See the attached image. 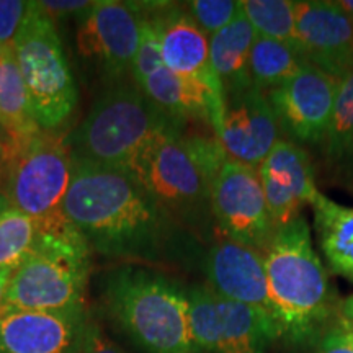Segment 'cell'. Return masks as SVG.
<instances>
[{"label":"cell","instance_id":"cell-9","mask_svg":"<svg viewBox=\"0 0 353 353\" xmlns=\"http://www.w3.org/2000/svg\"><path fill=\"white\" fill-rule=\"evenodd\" d=\"M190 332L198 352L265 353L281 337L270 312L232 301L206 286L187 291Z\"/></svg>","mask_w":353,"mask_h":353},{"label":"cell","instance_id":"cell-22","mask_svg":"<svg viewBox=\"0 0 353 353\" xmlns=\"http://www.w3.org/2000/svg\"><path fill=\"white\" fill-rule=\"evenodd\" d=\"M306 65L307 61L298 48L257 37L249 61L250 82L257 90L267 94L296 76Z\"/></svg>","mask_w":353,"mask_h":353},{"label":"cell","instance_id":"cell-14","mask_svg":"<svg viewBox=\"0 0 353 353\" xmlns=\"http://www.w3.org/2000/svg\"><path fill=\"white\" fill-rule=\"evenodd\" d=\"M85 307L28 311L0 307V353H81Z\"/></svg>","mask_w":353,"mask_h":353},{"label":"cell","instance_id":"cell-19","mask_svg":"<svg viewBox=\"0 0 353 353\" xmlns=\"http://www.w3.org/2000/svg\"><path fill=\"white\" fill-rule=\"evenodd\" d=\"M255 38L257 33L242 8L226 28L210 37L211 68L223 85L224 97L254 87L250 82L249 61Z\"/></svg>","mask_w":353,"mask_h":353},{"label":"cell","instance_id":"cell-28","mask_svg":"<svg viewBox=\"0 0 353 353\" xmlns=\"http://www.w3.org/2000/svg\"><path fill=\"white\" fill-rule=\"evenodd\" d=\"M30 2L23 0H0V46L12 48L19 34Z\"/></svg>","mask_w":353,"mask_h":353},{"label":"cell","instance_id":"cell-17","mask_svg":"<svg viewBox=\"0 0 353 353\" xmlns=\"http://www.w3.org/2000/svg\"><path fill=\"white\" fill-rule=\"evenodd\" d=\"M210 288L221 296L272 312L263 254L229 239L219 241L206 255Z\"/></svg>","mask_w":353,"mask_h":353},{"label":"cell","instance_id":"cell-5","mask_svg":"<svg viewBox=\"0 0 353 353\" xmlns=\"http://www.w3.org/2000/svg\"><path fill=\"white\" fill-rule=\"evenodd\" d=\"M182 126V120L159 108L139 85L117 83L95 100L68 141L74 162L126 170L152 139Z\"/></svg>","mask_w":353,"mask_h":353},{"label":"cell","instance_id":"cell-25","mask_svg":"<svg viewBox=\"0 0 353 353\" xmlns=\"http://www.w3.org/2000/svg\"><path fill=\"white\" fill-rule=\"evenodd\" d=\"M322 144L330 157L343 159L353 154V70L339 81L332 117Z\"/></svg>","mask_w":353,"mask_h":353},{"label":"cell","instance_id":"cell-10","mask_svg":"<svg viewBox=\"0 0 353 353\" xmlns=\"http://www.w3.org/2000/svg\"><path fill=\"white\" fill-rule=\"evenodd\" d=\"M211 214L226 236L237 244L265 252L275 236L257 167L226 157L211 179Z\"/></svg>","mask_w":353,"mask_h":353},{"label":"cell","instance_id":"cell-30","mask_svg":"<svg viewBox=\"0 0 353 353\" xmlns=\"http://www.w3.org/2000/svg\"><path fill=\"white\" fill-rule=\"evenodd\" d=\"M38 3L56 21L65 15H76V13H81L82 17L94 2H87V0H52L51 2V0H46V2Z\"/></svg>","mask_w":353,"mask_h":353},{"label":"cell","instance_id":"cell-3","mask_svg":"<svg viewBox=\"0 0 353 353\" xmlns=\"http://www.w3.org/2000/svg\"><path fill=\"white\" fill-rule=\"evenodd\" d=\"M226 157L219 141L172 131L152 139L125 172L176 223L196 226L211 214V179Z\"/></svg>","mask_w":353,"mask_h":353},{"label":"cell","instance_id":"cell-1","mask_svg":"<svg viewBox=\"0 0 353 353\" xmlns=\"http://www.w3.org/2000/svg\"><path fill=\"white\" fill-rule=\"evenodd\" d=\"M63 210L101 257L157 262L175 241L176 221L120 169L74 162Z\"/></svg>","mask_w":353,"mask_h":353},{"label":"cell","instance_id":"cell-32","mask_svg":"<svg viewBox=\"0 0 353 353\" xmlns=\"http://www.w3.org/2000/svg\"><path fill=\"white\" fill-rule=\"evenodd\" d=\"M13 159V144L8 139V136L0 130V188H2L3 179H6L8 167L12 164Z\"/></svg>","mask_w":353,"mask_h":353},{"label":"cell","instance_id":"cell-33","mask_svg":"<svg viewBox=\"0 0 353 353\" xmlns=\"http://www.w3.org/2000/svg\"><path fill=\"white\" fill-rule=\"evenodd\" d=\"M339 329L353 335V296L339 304Z\"/></svg>","mask_w":353,"mask_h":353},{"label":"cell","instance_id":"cell-27","mask_svg":"<svg viewBox=\"0 0 353 353\" xmlns=\"http://www.w3.org/2000/svg\"><path fill=\"white\" fill-rule=\"evenodd\" d=\"M162 65H164V63H162L161 43H159L156 26H154L149 17H145V19L141 17L139 46L131 70L134 83L144 81L149 74H152L154 70L162 68Z\"/></svg>","mask_w":353,"mask_h":353},{"label":"cell","instance_id":"cell-2","mask_svg":"<svg viewBox=\"0 0 353 353\" xmlns=\"http://www.w3.org/2000/svg\"><path fill=\"white\" fill-rule=\"evenodd\" d=\"M263 260L272 312L281 337L296 343L312 341L339 311L341 303L335 304L304 216L278 229Z\"/></svg>","mask_w":353,"mask_h":353},{"label":"cell","instance_id":"cell-29","mask_svg":"<svg viewBox=\"0 0 353 353\" xmlns=\"http://www.w3.org/2000/svg\"><path fill=\"white\" fill-rule=\"evenodd\" d=\"M81 353H126V352L103 332V329H101L99 322L92 321L90 317H88Z\"/></svg>","mask_w":353,"mask_h":353},{"label":"cell","instance_id":"cell-11","mask_svg":"<svg viewBox=\"0 0 353 353\" xmlns=\"http://www.w3.org/2000/svg\"><path fill=\"white\" fill-rule=\"evenodd\" d=\"M139 37L138 8L117 0H97L79 20L77 48L100 72L121 81L131 74Z\"/></svg>","mask_w":353,"mask_h":353},{"label":"cell","instance_id":"cell-18","mask_svg":"<svg viewBox=\"0 0 353 353\" xmlns=\"http://www.w3.org/2000/svg\"><path fill=\"white\" fill-rule=\"evenodd\" d=\"M151 21L156 26L165 68L179 76L196 79L224 99L223 85L211 68L210 37L188 10L167 7L165 13L152 17Z\"/></svg>","mask_w":353,"mask_h":353},{"label":"cell","instance_id":"cell-12","mask_svg":"<svg viewBox=\"0 0 353 353\" xmlns=\"http://www.w3.org/2000/svg\"><path fill=\"white\" fill-rule=\"evenodd\" d=\"M337 85V79L309 64L290 81L265 94L288 141L298 145L324 141Z\"/></svg>","mask_w":353,"mask_h":353},{"label":"cell","instance_id":"cell-4","mask_svg":"<svg viewBox=\"0 0 353 353\" xmlns=\"http://www.w3.org/2000/svg\"><path fill=\"white\" fill-rule=\"evenodd\" d=\"M103 299L113 321L148 353H200L190 332L187 291L165 276L121 265L108 273Z\"/></svg>","mask_w":353,"mask_h":353},{"label":"cell","instance_id":"cell-24","mask_svg":"<svg viewBox=\"0 0 353 353\" xmlns=\"http://www.w3.org/2000/svg\"><path fill=\"white\" fill-rule=\"evenodd\" d=\"M241 8L260 38L296 48V12L291 0H244Z\"/></svg>","mask_w":353,"mask_h":353},{"label":"cell","instance_id":"cell-13","mask_svg":"<svg viewBox=\"0 0 353 353\" xmlns=\"http://www.w3.org/2000/svg\"><path fill=\"white\" fill-rule=\"evenodd\" d=\"M296 48L307 64L341 81L353 70V23L337 2H294Z\"/></svg>","mask_w":353,"mask_h":353},{"label":"cell","instance_id":"cell-6","mask_svg":"<svg viewBox=\"0 0 353 353\" xmlns=\"http://www.w3.org/2000/svg\"><path fill=\"white\" fill-rule=\"evenodd\" d=\"M30 257L12 273L3 309L72 311L82 309L90 276V252L82 234L68 219L39 229Z\"/></svg>","mask_w":353,"mask_h":353},{"label":"cell","instance_id":"cell-8","mask_svg":"<svg viewBox=\"0 0 353 353\" xmlns=\"http://www.w3.org/2000/svg\"><path fill=\"white\" fill-rule=\"evenodd\" d=\"M72 172L68 136L41 131L13 156L0 195L37 221L39 229H50L68 221L63 203Z\"/></svg>","mask_w":353,"mask_h":353},{"label":"cell","instance_id":"cell-37","mask_svg":"<svg viewBox=\"0 0 353 353\" xmlns=\"http://www.w3.org/2000/svg\"><path fill=\"white\" fill-rule=\"evenodd\" d=\"M350 157H352V161H353V154H352V156H350Z\"/></svg>","mask_w":353,"mask_h":353},{"label":"cell","instance_id":"cell-15","mask_svg":"<svg viewBox=\"0 0 353 353\" xmlns=\"http://www.w3.org/2000/svg\"><path fill=\"white\" fill-rule=\"evenodd\" d=\"M259 175L275 231L301 216V206H314L322 193L317 190L311 159L301 145L280 139L259 165Z\"/></svg>","mask_w":353,"mask_h":353},{"label":"cell","instance_id":"cell-34","mask_svg":"<svg viewBox=\"0 0 353 353\" xmlns=\"http://www.w3.org/2000/svg\"><path fill=\"white\" fill-rule=\"evenodd\" d=\"M13 272L8 270H0V306H2L3 298H6L8 283H10V278H12Z\"/></svg>","mask_w":353,"mask_h":353},{"label":"cell","instance_id":"cell-21","mask_svg":"<svg viewBox=\"0 0 353 353\" xmlns=\"http://www.w3.org/2000/svg\"><path fill=\"white\" fill-rule=\"evenodd\" d=\"M312 208L322 254L337 275L353 281V208L324 195Z\"/></svg>","mask_w":353,"mask_h":353},{"label":"cell","instance_id":"cell-7","mask_svg":"<svg viewBox=\"0 0 353 353\" xmlns=\"http://www.w3.org/2000/svg\"><path fill=\"white\" fill-rule=\"evenodd\" d=\"M12 50L39 130L59 131L74 114L79 92L56 21L38 2H30Z\"/></svg>","mask_w":353,"mask_h":353},{"label":"cell","instance_id":"cell-31","mask_svg":"<svg viewBox=\"0 0 353 353\" xmlns=\"http://www.w3.org/2000/svg\"><path fill=\"white\" fill-rule=\"evenodd\" d=\"M316 353H353V335L335 327L322 339Z\"/></svg>","mask_w":353,"mask_h":353},{"label":"cell","instance_id":"cell-36","mask_svg":"<svg viewBox=\"0 0 353 353\" xmlns=\"http://www.w3.org/2000/svg\"><path fill=\"white\" fill-rule=\"evenodd\" d=\"M6 203H7V201H6V200H3V196H2V195H0V210H2V206H3V205H6Z\"/></svg>","mask_w":353,"mask_h":353},{"label":"cell","instance_id":"cell-35","mask_svg":"<svg viewBox=\"0 0 353 353\" xmlns=\"http://www.w3.org/2000/svg\"><path fill=\"white\" fill-rule=\"evenodd\" d=\"M339 7L342 8L343 13L348 17V19L352 20L353 23V0H341V2H337Z\"/></svg>","mask_w":353,"mask_h":353},{"label":"cell","instance_id":"cell-38","mask_svg":"<svg viewBox=\"0 0 353 353\" xmlns=\"http://www.w3.org/2000/svg\"><path fill=\"white\" fill-rule=\"evenodd\" d=\"M0 51H2V46H0Z\"/></svg>","mask_w":353,"mask_h":353},{"label":"cell","instance_id":"cell-26","mask_svg":"<svg viewBox=\"0 0 353 353\" xmlns=\"http://www.w3.org/2000/svg\"><path fill=\"white\" fill-rule=\"evenodd\" d=\"M187 6L192 19L208 37L226 28L241 12V2L234 0H193Z\"/></svg>","mask_w":353,"mask_h":353},{"label":"cell","instance_id":"cell-16","mask_svg":"<svg viewBox=\"0 0 353 353\" xmlns=\"http://www.w3.org/2000/svg\"><path fill=\"white\" fill-rule=\"evenodd\" d=\"M216 136L229 159L259 169L280 141V126L263 92L250 87L224 97L223 118Z\"/></svg>","mask_w":353,"mask_h":353},{"label":"cell","instance_id":"cell-20","mask_svg":"<svg viewBox=\"0 0 353 353\" xmlns=\"http://www.w3.org/2000/svg\"><path fill=\"white\" fill-rule=\"evenodd\" d=\"M0 130L13 144V156L41 132L12 48L0 51Z\"/></svg>","mask_w":353,"mask_h":353},{"label":"cell","instance_id":"cell-23","mask_svg":"<svg viewBox=\"0 0 353 353\" xmlns=\"http://www.w3.org/2000/svg\"><path fill=\"white\" fill-rule=\"evenodd\" d=\"M39 232L37 221L6 203L0 210V270L15 272L34 250Z\"/></svg>","mask_w":353,"mask_h":353}]
</instances>
